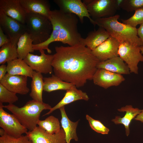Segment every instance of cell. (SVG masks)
<instances>
[{"mask_svg": "<svg viewBox=\"0 0 143 143\" xmlns=\"http://www.w3.org/2000/svg\"><path fill=\"white\" fill-rule=\"evenodd\" d=\"M3 107L14 115L29 131H33L37 126L41 114L43 110H50L52 108L48 104L33 100L29 101L21 107L13 104L3 105Z\"/></svg>", "mask_w": 143, "mask_h": 143, "instance_id": "obj_3", "label": "cell"}, {"mask_svg": "<svg viewBox=\"0 0 143 143\" xmlns=\"http://www.w3.org/2000/svg\"><path fill=\"white\" fill-rule=\"evenodd\" d=\"M120 0H83L82 2L94 20L115 15L120 8Z\"/></svg>", "mask_w": 143, "mask_h": 143, "instance_id": "obj_6", "label": "cell"}, {"mask_svg": "<svg viewBox=\"0 0 143 143\" xmlns=\"http://www.w3.org/2000/svg\"><path fill=\"white\" fill-rule=\"evenodd\" d=\"M32 143H66L65 136L62 128L58 133L50 134L39 126L26 134Z\"/></svg>", "mask_w": 143, "mask_h": 143, "instance_id": "obj_12", "label": "cell"}, {"mask_svg": "<svg viewBox=\"0 0 143 143\" xmlns=\"http://www.w3.org/2000/svg\"><path fill=\"white\" fill-rule=\"evenodd\" d=\"M7 72V65L1 64L0 66V81L5 76Z\"/></svg>", "mask_w": 143, "mask_h": 143, "instance_id": "obj_36", "label": "cell"}, {"mask_svg": "<svg viewBox=\"0 0 143 143\" xmlns=\"http://www.w3.org/2000/svg\"><path fill=\"white\" fill-rule=\"evenodd\" d=\"M33 40L27 32L20 37L17 44L18 58L24 60L29 53L33 52Z\"/></svg>", "mask_w": 143, "mask_h": 143, "instance_id": "obj_27", "label": "cell"}, {"mask_svg": "<svg viewBox=\"0 0 143 143\" xmlns=\"http://www.w3.org/2000/svg\"><path fill=\"white\" fill-rule=\"evenodd\" d=\"M16 94L9 91L0 83V102L13 104L18 100Z\"/></svg>", "mask_w": 143, "mask_h": 143, "instance_id": "obj_30", "label": "cell"}, {"mask_svg": "<svg viewBox=\"0 0 143 143\" xmlns=\"http://www.w3.org/2000/svg\"><path fill=\"white\" fill-rule=\"evenodd\" d=\"M7 73L13 75H23L32 78L34 71L24 60L17 58L7 62Z\"/></svg>", "mask_w": 143, "mask_h": 143, "instance_id": "obj_23", "label": "cell"}, {"mask_svg": "<svg viewBox=\"0 0 143 143\" xmlns=\"http://www.w3.org/2000/svg\"><path fill=\"white\" fill-rule=\"evenodd\" d=\"M121 20L123 24L134 28L143 24V7L135 11L134 14L129 18Z\"/></svg>", "mask_w": 143, "mask_h": 143, "instance_id": "obj_32", "label": "cell"}, {"mask_svg": "<svg viewBox=\"0 0 143 143\" xmlns=\"http://www.w3.org/2000/svg\"><path fill=\"white\" fill-rule=\"evenodd\" d=\"M0 27L10 39L12 44L17 47L19 38L26 32L25 24L8 16L0 11Z\"/></svg>", "mask_w": 143, "mask_h": 143, "instance_id": "obj_8", "label": "cell"}, {"mask_svg": "<svg viewBox=\"0 0 143 143\" xmlns=\"http://www.w3.org/2000/svg\"><path fill=\"white\" fill-rule=\"evenodd\" d=\"M110 36L104 28L99 27L97 30L90 32L86 38H83L81 44L92 51Z\"/></svg>", "mask_w": 143, "mask_h": 143, "instance_id": "obj_21", "label": "cell"}, {"mask_svg": "<svg viewBox=\"0 0 143 143\" xmlns=\"http://www.w3.org/2000/svg\"><path fill=\"white\" fill-rule=\"evenodd\" d=\"M97 67V69H104L122 75H128L130 73L128 65L119 56L99 61Z\"/></svg>", "mask_w": 143, "mask_h": 143, "instance_id": "obj_19", "label": "cell"}, {"mask_svg": "<svg viewBox=\"0 0 143 143\" xmlns=\"http://www.w3.org/2000/svg\"><path fill=\"white\" fill-rule=\"evenodd\" d=\"M20 1L27 13L38 14L49 18L51 11L49 1L47 0H20Z\"/></svg>", "mask_w": 143, "mask_h": 143, "instance_id": "obj_18", "label": "cell"}, {"mask_svg": "<svg viewBox=\"0 0 143 143\" xmlns=\"http://www.w3.org/2000/svg\"><path fill=\"white\" fill-rule=\"evenodd\" d=\"M94 84L106 89L112 86H117L125 80L122 75L102 69H97L93 77Z\"/></svg>", "mask_w": 143, "mask_h": 143, "instance_id": "obj_13", "label": "cell"}, {"mask_svg": "<svg viewBox=\"0 0 143 143\" xmlns=\"http://www.w3.org/2000/svg\"><path fill=\"white\" fill-rule=\"evenodd\" d=\"M140 47L125 42H120L119 56L128 65L130 73L138 74V64L143 62V55Z\"/></svg>", "mask_w": 143, "mask_h": 143, "instance_id": "obj_7", "label": "cell"}, {"mask_svg": "<svg viewBox=\"0 0 143 143\" xmlns=\"http://www.w3.org/2000/svg\"><path fill=\"white\" fill-rule=\"evenodd\" d=\"M119 7L128 12L135 11L143 7V0H121Z\"/></svg>", "mask_w": 143, "mask_h": 143, "instance_id": "obj_31", "label": "cell"}, {"mask_svg": "<svg viewBox=\"0 0 143 143\" xmlns=\"http://www.w3.org/2000/svg\"><path fill=\"white\" fill-rule=\"evenodd\" d=\"M11 42L10 39L4 33L0 27V47L4 44Z\"/></svg>", "mask_w": 143, "mask_h": 143, "instance_id": "obj_35", "label": "cell"}, {"mask_svg": "<svg viewBox=\"0 0 143 143\" xmlns=\"http://www.w3.org/2000/svg\"><path fill=\"white\" fill-rule=\"evenodd\" d=\"M0 11L19 22L25 24L27 13L20 0H0Z\"/></svg>", "mask_w": 143, "mask_h": 143, "instance_id": "obj_16", "label": "cell"}, {"mask_svg": "<svg viewBox=\"0 0 143 143\" xmlns=\"http://www.w3.org/2000/svg\"><path fill=\"white\" fill-rule=\"evenodd\" d=\"M39 51L40 55L30 53L24 60L34 71L41 74H51L53 55L46 54L44 50Z\"/></svg>", "mask_w": 143, "mask_h": 143, "instance_id": "obj_10", "label": "cell"}, {"mask_svg": "<svg viewBox=\"0 0 143 143\" xmlns=\"http://www.w3.org/2000/svg\"><path fill=\"white\" fill-rule=\"evenodd\" d=\"M53 2L63 12L72 14L78 16L81 23L84 22L86 17L95 26L94 20L91 18L84 4L81 0H54Z\"/></svg>", "mask_w": 143, "mask_h": 143, "instance_id": "obj_11", "label": "cell"}, {"mask_svg": "<svg viewBox=\"0 0 143 143\" xmlns=\"http://www.w3.org/2000/svg\"><path fill=\"white\" fill-rule=\"evenodd\" d=\"M66 91L62 99L56 105L52 108L48 112L43 115V116L49 115L55 110L75 101L79 100L87 101L89 99V97L86 93L78 90L75 86Z\"/></svg>", "mask_w": 143, "mask_h": 143, "instance_id": "obj_20", "label": "cell"}, {"mask_svg": "<svg viewBox=\"0 0 143 143\" xmlns=\"http://www.w3.org/2000/svg\"><path fill=\"white\" fill-rule=\"evenodd\" d=\"M120 42L110 36L106 40L92 51L94 55L99 61L118 56V53Z\"/></svg>", "mask_w": 143, "mask_h": 143, "instance_id": "obj_15", "label": "cell"}, {"mask_svg": "<svg viewBox=\"0 0 143 143\" xmlns=\"http://www.w3.org/2000/svg\"><path fill=\"white\" fill-rule=\"evenodd\" d=\"M37 125L41 128L50 134L57 133L61 128L59 119L52 115L49 116L44 120H39Z\"/></svg>", "mask_w": 143, "mask_h": 143, "instance_id": "obj_28", "label": "cell"}, {"mask_svg": "<svg viewBox=\"0 0 143 143\" xmlns=\"http://www.w3.org/2000/svg\"><path fill=\"white\" fill-rule=\"evenodd\" d=\"M43 91L49 92L59 90L66 91L74 86L62 81L54 74L50 77H43Z\"/></svg>", "mask_w": 143, "mask_h": 143, "instance_id": "obj_25", "label": "cell"}, {"mask_svg": "<svg viewBox=\"0 0 143 143\" xmlns=\"http://www.w3.org/2000/svg\"><path fill=\"white\" fill-rule=\"evenodd\" d=\"M119 15L94 20L96 25L104 28L110 36L119 42H125L140 47L143 43L137 34V28L118 21Z\"/></svg>", "mask_w": 143, "mask_h": 143, "instance_id": "obj_2", "label": "cell"}, {"mask_svg": "<svg viewBox=\"0 0 143 143\" xmlns=\"http://www.w3.org/2000/svg\"><path fill=\"white\" fill-rule=\"evenodd\" d=\"M42 74L34 71L31 83V91L29 94L32 100L43 102L42 92L44 82Z\"/></svg>", "mask_w": 143, "mask_h": 143, "instance_id": "obj_26", "label": "cell"}, {"mask_svg": "<svg viewBox=\"0 0 143 143\" xmlns=\"http://www.w3.org/2000/svg\"><path fill=\"white\" fill-rule=\"evenodd\" d=\"M3 103L0 102V127L6 134L15 138L26 134L28 129L22 125L13 114L7 113L3 109Z\"/></svg>", "mask_w": 143, "mask_h": 143, "instance_id": "obj_9", "label": "cell"}, {"mask_svg": "<svg viewBox=\"0 0 143 143\" xmlns=\"http://www.w3.org/2000/svg\"><path fill=\"white\" fill-rule=\"evenodd\" d=\"M6 133L5 131L2 128L0 129V135L1 136L4 135Z\"/></svg>", "mask_w": 143, "mask_h": 143, "instance_id": "obj_39", "label": "cell"}, {"mask_svg": "<svg viewBox=\"0 0 143 143\" xmlns=\"http://www.w3.org/2000/svg\"><path fill=\"white\" fill-rule=\"evenodd\" d=\"M59 109L61 115V126L65 133L66 143H70V141L72 139L78 141V138L76 130L79 120L75 122L71 121L66 115L64 106L61 107Z\"/></svg>", "mask_w": 143, "mask_h": 143, "instance_id": "obj_24", "label": "cell"}, {"mask_svg": "<svg viewBox=\"0 0 143 143\" xmlns=\"http://www.w3.org/2000/svg\"><path fill=\"white\" fill-rule=\"evenodd\" d=\"M140 49L142 54H143V45L140 47Z\"/></svg>", "mask_w": 143, "mask_h": 143, "instance_id": "obj_40", "label": "cell"}, {"mask_svg": "<svg viewBox=\"0 0 143 143\" xmlns=\"http://www.w3.org/2000/svg\"><path fill=\"white\" fill-rule=\"evenodd\" d=\"M137 31V35L143 43V24L140 25Z\"/></svg>", "mask_w": 143, "mask_h": 143, "instance_id": "obj_37", "label": "cell"}, {"mask_svg": "<svg viewBox=\"0 0 143 143\" xmlns=\"http://www.w3.org/2000/svg\"><path fill=\"white\" fill-rule=\"evenodd\" d=\"M134 119L140 121L143 123V109L142 110L141 112Z\"/></svg>", "mask_w": 143, "mask_h": 143, "instance_id": "obj_38", "label": "cell"}, {"mask_svg": "<svg viewBox=\"0 0 143 143\" xmlns=\"http://www.w3.org/2000/svg\"><path fill=\"white\" fill-rule=\"evenodd\" d=\"M25 24L26 32L31 36L34 44L42 43L50 37L52 25L46 16L35 13H27Z\"/></svg>", "mask_w": 143, "mask_h": 143, "instance_id": "obj_4", "label": "cell"}, {"mask_svg": "<svg viewBox=\"0 0 143 143\" xmlns=\"http://www.w3.org/2000/svg\"><path fill=\"white\" fill-rule=\"evenodd\" d=\"M86 119L88 121L91 128L95 132L102 134H107L109 130L100 121L94 119L88 115H86Z\"/></svg>", "mask_w": 143, "mask_h": 143, "instance_id": "obj_33", "label": "cell"}, {"mask_svg": "<svg viewBox=\"0 0 143 143\" xmlns=\"http://www.w3.org/2000/svg\"><path fill=\"white\" fill-rule=\"evenodd\" d=\"M0 143H32L28 136L22 135L18 138L11 136L6 133L0 137Z\"/></svg>", "mask_w": 143, "mask_h": 143, "instance_id": "obj_34", "label": "cell"}, {"mask_svg": "<svg viewBox=\"0 0 143 143\" xmlns=\"http://www.w3.org/2000/svg\"><path fill=\"white\" fill-rule=\"evenodd\" d=\"M55 49L52 62L54 75L77 88L92 80L99 61L91 50L81 43Z\"/></svg>", "mask_w": 143, "mask_h": 143, "instance_id": "obj_1", "label": "cell"}, {"mask_svg": "<svg viewBox=\"0 0 143 143\" xmlns=\"http://www.w3.org/2000/svg\"><path fill=\"white\" fill-rule=\"evenodd\" d=\"M28 77L7 73L0 81V83L9 91L16 94L25 95L30 91L27 86Z\"/></svg>", "mask_w": 143, "mask_h": 143, "instance_id": "obj_14", "label": "cell"}, {"mask_svg": "<svg viewBox=\"0 0 143 143\" xmlns=\"http://www.w3.org/2000/svg\"><path fill=\"white\" fill-rule=\"evenodd\" d=\"M60 11V26L57 42L67 44L69 46L81 44L83 38L78 30V19L76 15Z\"/></svg>", "mask_w": 143, "mask_h": 143, "instance_id": "obj_5", "label": "cell"}, {"mask_svg": "<svg viewBox=\"0 0 143 143\" xmlns=\"http://www.w3.org/2000/svg\"><path fill=\"white\" fill-rule=\"evenodd\" d=\"M60 11L59 10H55L51 11L49 19L52 27V30L50 38L46 41L42 43L33 45L34 50L39 51L46 50L49 53H51V50L48 46L51 43L57 42L59 34V30L60 25Z\"/></svg>", "mask_w": 143, "mask_h": 143, "instance_id": "obj_17", "label": "cell"}, {"mask_svg": "<svg viewBox=\"0 0 143 143\" xmlns=\"http://www.w3.org/2000/svg\"><path fill=\"white\" fill-rule=\"evenodd\" d=\"M121 112H126L125 115L122 118L120 116H116L111 120L116 124H123L124 126L126 135L128 136L130 133L129 125L132 120L142 110L138 108H134L131 105H127L118 109Z\"/></svg>", "mask_w": 143, "mask_h": 143, "instance_id": "obj_22", "label": "cell"}, {"mask_svg": "<svg viewBox=\"0 0 143 143\" xmlns=\"http://www.w3.org/2000/svg\"><path fill=\"white\" fill-rule=\"evenodd\" d=\"M18 58L17 47L11 42L3 45L0 48V64H5L8 62Z\"/></svg>", "mask_w": 143, "mask_h": 143, "instance_id": "obj_29", "label": "cell"}]
</instances>
